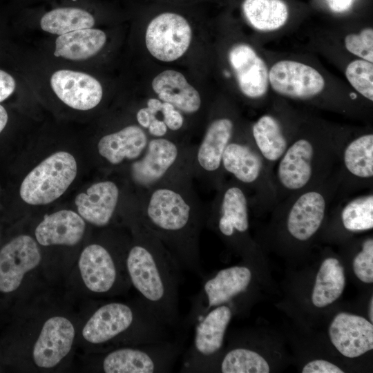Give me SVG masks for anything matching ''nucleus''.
Masks as SVG:
<instances>
[{
  "instance_id": "obj_16",
  "label": "nucleus",
  "mask_w": 373,
  "mask_h": 373,
  "mask_svg": "<svg viewBox=\"0 0 373 373\" xmlns=\"http://www.w3.org/2000/svg\"><path fill=\"white\" fill-rule=\"evenodd\" d=\"M177 156L178 149L174 143L164 138L152 140L144 157L133 164L132 177L141 185H149L164 175Z\"/></svg>"
},
{
  "instance_id": "obj_2",
  "label": "nucleus",
  "mask_w": 373,
  "mask_h": 373,
  "mask_svg": "<svg viewBox=\"0 0 373 373\" xmlns=\"http://www.w3.org/2000/svg\"><path fill=\"white\" fill-rule=\"evenodd\" d=\"M182 344L166 340L115 348L104 356L101 370L106 373L170 372L182 352Z\"/></svg>"
},
{
  "instance_id": "obj_20",
  "label": "nucleus",
  "mask_w": 373,
  "mask_h": 373,
  "mask_svg": "<svg viewBox=\"0 0 373 373\" xmlns=\"http://www.w3.org/2000/svg\"><path fill=\"white\" fill-rule=\"evenodd\" d=\"M146 144L147 137L144 131L131 125L102 137L98 143V151L110 163L117 164L124 159L139 157Z\"/></svg>"
},
{
  "instance_id": "obj_27",
  "label": "nucleus",
  "mask_w": 373,
  "mask_h": 373,
  "mask_svg": "<svg viewBox=\"0 0 373 373\" xmlns=\"http://www.w3.org/2000/svg\"><path fill=\"white\" fill-rule=\"evenodd\" d=\"M252 133L257 146L267 160H278L287 150L286 139L274 117H260L253 125Z\"/></svg>"
},
{
  "instance_id": "obj_9",
  "label": "nucleus",
  "mask_w": 373,
  "mask_h": 373,
  "mask_svg": "<svg viewBox=\"0 0 373 373\" xmlns=\"http://www.w3.org/2000/svg\"><path fill=\"white\" fill-rule=\"evenodd\" d=\"M41 254L36 241L28 235L10 240L0 250V292L17 289L25 275L39 266Z\"/></svg>"
},
{
  "instance_id": "obj_30",
  "label": "nucleus",
  "mask_w": 373,
  "mask_h": 373,
  "mask_svg": "<svg viewBox=\"0 0 373 373\" xmlns=\"http://www.w3.org/2000/svg\"><path fill=\"white\" fill-rule=\"evenodd\" d=\"M344 162L352 175L363 178L372 177L373 135H363L352 141L344 151Z\"/></svg>"
},
{
  "instance_id": "obj_17",
  "label": "nucleus",
  "mask_w": 373,
  "mask_h": 373,
  "mask_svg": "<svg viewBox=\"0 0 373 373\" xmlns=\"http://www.w3.org/2000/svg\"><path fill=\"white\" fill-rule=\"evenodd\" d=\"M325 200L316 191H309L300 195L291 207L287 229L290 234L299 240H307L320 227L325 216Z\"/></svg>"
},
{
  "instance_id": "obj_24",
  "label": "nucleus",
  "mask_w": 373,
  "mask_h": 373,
  "mask_svg": "<svg viewBox=\"0 0 373 373\" xmlns=\"http://www.w3.org/2000/svg\"><path fill=\"white\" fill-rule=\"evenodd\" d=\"M343 267L334 258H326L321 265L313 289L312 300L317 307L327 306L342 294L345 287Z\"/></svg>"
},
{
  "instance_id": "obj_33",
  "label": "nucleus",
  "mask_w": 373,
  "mask_h": 373,
  "mask_svg": "<svg viewBox=\"0 0 373 373\" xmlns=\"http://www.w3.org/2000/svg\"><path fill=\"white\" fill-rule=\"evenodd\" d=\"M344 44L346 49L352 54L362 59L373 62L372 28H366L358 33L346 35Z\"/></svg>"
},
{
  "instance_id": "obj_13",
  "label": "nucleus",
  "mask_w": 373,
  "mask_h": 373,
  "mask_svg": "<svg viewBox=\"0 0 373 373\" xmlns=\"http://www.w3.org/2000/svg\"><path fill=\"white\" fill-rule=\"evenodd\" d=\"M229 61L241 92L247 97L264 96L269 87V70L264 60L246 44H237L229 52Z\"/></svg>"
},
{
  "instance_id": "obj_26",
  "label": "nucleus",
  "mask_w": 373,
  "mask_h": 373,
  "mask_svg": "<svg viewBox=\"0 0 373 373\" xmlns=\"http://www.w3.org/2000/svg\"><path fill=\"white\" fill-rule=\"evenodd\" d=\"M222 162L228 172L245 183L254 182L261 171L262 162L258 155L249 147L238 143L227 144Z\"/></svg>"
},
{
  "instance_id": "obj_36",
  "label": "nucleus",
  "mask_w": 373,
  "mask_h": 373,
  "mask_svg": "<svg viewBox=\"0 0 373 373\" xmlns=\"http://www.w3.org/2000/svg\"><path fill=\"white\" fill-rule=\"evenodd\" d=\"M303 373H343L336 365L322 359L314 360L307 363L302 370Z\"/></svg>"
},
{
  "instance_id": "obj_35",
  "label": "nucleus",
  "mask_w": 373,
  "mask_h": 373,
  "mask_svg": "<svg viewBox=\"0 0 373 373\" xmlns=\"http://www.w3.org/2000/svg\"><path fill=\"white\" fill-rule=\"evenodd\" d=\"M161 112L164 115V122L167 128L172 131H177L182 127L183 117L172 104L164 102Z\"/></svg>"
},
{
  "instance_id": "obj_28",
  "label": "nucleus",
  "mask_w": 373,
  "mask_h": 373,
  "mask_svg": "<svg viewBox=\"0 0 373 373\" xmlns=\"http://www.w3.org/2000/svg\"><path fill=\"white\" fill-rule=\"evenodd\" d=\"M94 17L88 12L80 8H60L46 13L41 19L43 30L61 35L74 30L91 28Z\"/></svg>"
},
{
  "instance_id": "obj_25",
  "label": "nucleus",
  "mask_w": 373,
  "mask_h": 373,
  "mask_svg": "<svg viewBox=\"0 0 373 373\" xmlns=\"http://www.w3.org/2000/svg\"><path fill=\"white\" fill-rule=\"evenodd\" d=\"M248 228V209L245 195L238 187H230L223 196L218 229L222 236L229 238L236 231L240 233L246 232Z\"/></svg>"
},
{
  "instance_id": "obj_31",
  "label": "nucleus",
  "mask_w": 373,
  "mask_h": 373,
  "mask_svg": "<svg viewBox=\"0 0 373 373\" xmlns=\"http://www.w3.org/2000/svg\"><path fill=\"white\" fill-rule=\"evenodd\" d=\"M342 222L345 228L351 231H361L373 227V195L356 198L343 209Z\"/></svg>"
},
{
  "instance_id": "obj_15",
  "label": "nucleus",
  "mask_w": 373,
  "mask_h": 373,
  "mask_svg": "<svg viewBox=\"0 0 373 373\" xmlns=\"http://www.w3.org/2000/svg\"><path fill=\"white\" fill-rule=\"evenodd\" d=\"M119 198V189L111 181H104L91 185L86 193L75 198L79 215L89 223L97 226L107 225L114 213Z\"/></svg>"
},
{
  "instance_id": "obj_7",
  "label": "nucleus",
  "mask_w": 373,
  "mask_h": 373,
  "mask_svg": "<svg viewBox=\"0 0 373 373\" xmlns=\"http://www.w3.org/2000/svg\"><path fill=\"white\" fill-rule=\"evenodd\" d=\"M149 52L157 59L170 62L182 57L191 41V28L181 15L162 13L149 23L145 36Z\"/></svg>"
},
{
  "instance_id": "obj_40",
  "label": "nucleus",
  "mask_w": 373,
  "mask_h": 373,
  "mask_svg": "<svg viewBox=\"0 0 373 373\" xmlns=\"http://www.w3.org/2000/svg\"><path fill=\"white\" fill-rule=\"evenodd\" d=\"M326 1L333 11L343 12L351 6L353 0H326Z\"/></svg>"
},
{
  "instance_id": "obj_4",
  "label": "nucleus",
  "mask_w": 373,
  "mask_h": 373,
  "mask_svg": "<svg viewBox=\"0 0 373 373\" xmlns=\"http://www.w3.org/2000/svg\"><path fill=\"white\" fill-rule=\"evenodd\" d=\"M232 310L227 305L211 309L193 325L191 345L183 356L182 372H209L222 348Z\"/></svg>"
},
{
  "instance_id": "obj_32",
  "label": "nucleus",
  "mask_w": 373,
  "mask_h": 373,
  "mask_svg": "<svg viewBox=\"0 0 373 373\" xmlns=\"http://www.w3.org/2000/svg\"><path fill=\"white\" fill-rule=\"evenodd\" d=\"M345 76L352 86L361 95L373 101V64L355 59L346 67Z\"/></svg>"
},
{
  "instance_id": "obj_14",
  "label": "nucleus",
  "mask_w": 373,
  "mask_h": 373,
  "mask_svg": "<svg viewBox=\"0 0 373 373\" xmlns=\"http://www.w3.org/2000/svg\"><path fill=\"white\" fill-rule=\"evenodd\" d=\"M86 229L84 219L70 210L46 215L35 229L37 241L43 246L77 245Z\"/></svg>"
},
{
  "instance_id": "obj_43",
  "label": "nucleus",
  "mask_w": 373,
  "mask_h": 373,
  "mask_svg": "<svg viewBox=\"0 0 373 373\" xmlns=\"http://www.w3.org/2000/svg\"><path fill=\"white\" fill-rule=\"evenodd\" d=\"M369 317L371 323L373 322V298H371L369 307Z\"/></svg>"
},
{
  "instance_id": "obj_41",
  "label": "nucleus",
  "mask_w": 373,
  "mask_h": 373,
  "mask_svg": "<svg viewBox=\"0 0 373 373\" xmlns=\"http://www.w3.org/2000/svg\"><path fill=\"white\" fill-rule=\"evenodd\" d=\"M162 104L161 101L155 98H150L147 101V107L153 113L157 114L158 112H161L162 108Z\"/></svg>"
},
{
  "instance_id": "obj_8",
  "label": "nucleus",
  "mask_w": 373,
  "mask_h": 373,
  "mask_svg": "<svg viewBox=\"0 0 373 373\" xmlns=\"http://www.w3.org/2000/svg\"><path fill=\"white\" fill-rule=\"evenodd\" d=\"M269 82L276 93L296 99L316 96L325 85L323 77L317 70L292 60L275 63L269 71Z\"/></svg>"
},
{
  "instance_id": "obj_29",
  "label": "nucleus",
  "mask_w": 373,
  "mask_h": 373,
  "mask_svg": "<svg viewBox=\"0 0 373 373\" xmlns=\"http://www.w3.org/2000/svg\"><path fill=\"white\" fill-rule=\"evenodd\" d=\"M216 370L222 373H268L270 368L267 361L256 351L236 347L217 360L209 372Z\"/></svg>"
},
{
  "instance_id": "obj_23",
  "label": "nucleus",
  "mask_w": 373,
  "mask_h": 373,
  "mask_svg": "<svg viewBox=\"0 0 373 373\" xmlns=\"http://www.w3.org/2000/svg\"><path fill=\"white\" fill-rule=\"evenodd\" d=\"M244 15L255 29L271 32L280 28L289 17V8L283 0H245Z\"/></svg>"
},
{
  "instance_id": "obj_3",
  "label": "nucleus",
  "mask_w": 373,
  "mask_h": 373,
  "mask_svg": "<svg viewBox=\"0 0 373 373\" xmlns=\"http://www.w3.org/2000/svg\"><path fill=\"white\" fill-rule=\"evenodd\" d=\"M77 163L65 151L57 152L42 161L24 178L20 195L28 204L41 205L59 198L76 177Z\"/></svg>"
},
{
  "instance_id": "obj_6",
  "label": "nucleus",
  "mask_w": 373,
  "mask_h": 373,
  "mask_svg": "<svg viewBox=\"0 0 373 373\" xmlns=\"http://www.w3.org/2000/svg\"><path fill=\"white\" fill-rule=\"evenodd\" d=\"M78 268L84 285L98 294L115 293L131 285L126 272L125 260H119L106 247L91 244L82 251Z\"/></svg>"
},
{
  "instance_id": "obj_18",
  "label": "nucleus",
  "mask_w": 373,
  "mask_h": 373,
  "mask_svg": "<svg viewBox=\"0 0 373 373\" xmlns=\"http://www.w3.org/2000/svg\"><path fill=\"white\" fill-rule=\"evenodd\" d=\"M152 88L161 100L185 113L196 112L200 107L199 93L178 71L166 70L158 74L152 82Z\"/></svg>"
},
{
  "instance_id": "obj_1",
  "label": "nucleus",
  "mask_w": 373,
  "mask_h": 373,
  "mask_svg": "<svg viewBox=\"0 0 373 373\" xmlns=\"http://www.w3.org/2000/svg\"><path fill=\"white\" fill-rule=\"evenodd\" d=\"M125 259L131 285L149 310L166 327L181 326L179 287L181 267L164 245L146 227Z\"/></svg>"
},
{
  "instance_id": "obj_22",
  "label": "nucleus",
  "mask_w": 373,
  "mask_h": 373,
  "mask_svg": "<svg viewBox=\"0 0 373 373\" xmlns=\"http://www.w3.org/2000/svg\"><path fill=\"white\" fill-rule=\"evenodd\" d=\"M233 123L227 118L213 121L209 126L198 151L200 165L208 171L217 170L231 137Z\"/></svg>"
},
{
  "instance_id": "obj_12",
  "label": "nucleus",
  "mask_w": 373,
  "mask_h": 373,
  "mask_svg": "<svg viewBox=\"0 0 373 373\" xmlns=\"http://www.w3.org/2000/svg\"><path fill=\"white\" fill-rule=\"evenodd\" d=\"M56 95L68 106L82 111L95 107L103 95L100 83L91 75L70 70H59L50 78Z\"/></svg>"
},
{
  "instance_id": "obj_19",
  "label": "nucleus",
  "mask_w": 373,
  "mask_h": 373,
  "mask_svg": "<svg viewBox=\"0 0 373 373\" xmlns=\"http://www.w3.org/2000/svg\"><path fill=\"white\" fill-rule=\"evenodd\" d=\"M314 149L305 139L296 141L285 151L280 162L278 175L282 184L290 190L305 186L312 175Z\"/></svg>"
},
{
  "instance_id": "obj_5",
  "label": "nucleus",
  "mask_w": 373,
  "mask_h": 373,
  "mask_svg": "<svg viewBox=\"0 0 373 373\" xmlns=\"http://www.w3.org/2000/svg\"><path fill=\"white\" fill-rule=\"evenodd\" d=\"M252 278L250 269L236 265L202 277L201 288L191 298L189 312L183 322L188 329L211 309L226 305L249 288Z\"/></svg>"
},
{
  "instance_id": "obj_21",
  "label": "nucleus",
  "mask_w": 373,
  "mask_h": 373,
  "mask_svg": "<svg viewBox=\"0 0 373 373\" xmlns=\"http://www.w3.org/2000/svg\"><path fill=\"white\" fill-rule=\"evenodd\" d=\"M106 34L101 30L86 28L59 35L54 55L70 60H84L96 55L104 46Z\"/></svg>"
},
{
  "instance_id": "obj_11",
  "label": "nucleus",
  "mask_w": 373,
  "mask_h": 373,
  "mask_svg": "<svg viewBox=\"0 0 373 373\" xmlns=\"http://www.w3.org/2000/svg\"><path fill=\"white\" fill-rule=\"evenodd\" d=\"M330 341L347 358H356L373 349V325L365 318L347 312L336 315L329 327Z\"/></svg>"
},
{
  "instance_id": "obj_38",
  "label": "nucleus",
  "mask_w": 373,
  "mask_h": 373,
  "mask_svg": "<svg viewBox=\"0 0 373 373\" xmlns=\"http://www.w3.org/2000/svg\"><path fill=\"white\" fill-rule=\"evenodd\" d=\"M156 114L151 111L148 107L141 108L137 113V120L138 123L144 128H148L151 122L155 119Z\"/></svg>"
},
{
  "instance_id": "obj_34",
  "label": "nucleus",
  "mask_w": 373,
  "mask_h": 373,
  "mask_svg": "<svg viewBox=\"0 0 373 373\" xmlns=\"http://www.w3.org/2000/svg\"><path fill=\"white\" fill-rule=\"evenodd\" d=\"M353 270L356 276L362 282H373V240L367 239L363 244L362 250L353 260Z\"/></svg>"
},
{
  "instance_id": "obj_37",
  "label": "nucleus",
  "mask_w": 373,
  "mask_h": 373,
  "mask_svg": "<svg viewBox=\"0 0 373 373\" xmlns=\"http://www.w3.org/2000/svg\"><path fill=\"white\" fill-rule=\"evenodd\" d=\"M15 85V79L8 73L0 70V102L14 92Z\"/></svg>"
},
{
  "instance_id": "obj_39",
  "label": "nucleus",
  "mask_w": 373,
  "mask_h": 373,
  "mask_svg": "<svg viewBox=\"0 0 373 373\" xmlns=\"http://www.w3.org/2000/svg\"><path fill=\"white\" fill-rule=\"evenodd\" d=\"M149 133L156 137H162L166 133L167 126L164 121L155 118L149 126Z\"/></svg>"
},
{
  "instance_id": "obj_10",
  "label": "nucleus",
  "mask_w": 373,
  "mask_h": 373,
  "mask_svg": "<svg viewBox=\"0 0 373 373\" xmlns=\"http://www.w3.org/2000/svg\"><path fill=\"white\" fill-rule=\"evenodd\" d=\"M75 336L73 323L62 316L48 318L32 348L36 366L50 369L57 365L70 352Z\"/></svg>"
},
{
  "instance_id": "obj_42",
  "label": "nucleus",
  "mask_w": 373,
  "mask_h": 373,
  "mask_svg": "<svg viewBox=\"0 0 373 373\" xmlns=\"http://www.w3.org/2000/svg\"><path fill=\"white\" fill-rule=\"evenodd\" d=\"M8 117L7 111L1 105H0V133L5 128L8 122Z\"/></svg>"
}]
</instances>
